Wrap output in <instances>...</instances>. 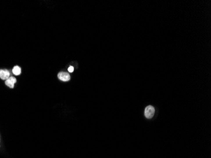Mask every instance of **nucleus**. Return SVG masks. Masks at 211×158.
<instances>
[{
  "label": "nucleus",
  "instance_id": "obj_1",
  "mask_svg": "<svg viewBox=\"0 0 211 158\" xmlns=\"http://www.w3.org/2000/svg\"><path fill=\"white\" fill-rule=\"evenodd\" d=\"M155 113V109L152 106H148L145 109L144 115L148 119H151L154 116Z\"/></svg>",
  "mask_w": 211,
  "mask_h": 158
},
{
  "label": "nucleus",
  "instance_id": "obj_2",
  "mask_svg": "<svg viewBox=\"0 0 211 158\" xmlns=\"http://www.w3.org/2000/svg\"><path fill=\"white\" fill-rule=\"evenodd\" d=\"M58 77L60 80L63 82H68L70 80V75L66 72H60L58 74Z\"/></svg>",
  "mask_w": 211,
  "mask_h": 158
},
{
  "label": "nucleus",
  "instance_id": "obj_3",
  "mask_svg": "<svg viewBox=\"0 0 211 158\" xmlns=\"http://www.w3.org/2000/svg\"><path fill=\"white\" fill-rule=\"evenodd\" d=\"M17 82V79L13 77H10L9 78L5 80V84L6 86L13 89L15 86V84Z\"/></svg>",
  "mask_w": 211,
  "mask_h": 158
},
{
  "label": "nucleus",
  "instance_id": "obj_4",
  "mask_svg": "<svg viewBox=\"0 0 211 158\" xmlns=\"http://www.w3.org/2000/svg\"><path fill=\"white\" fill-rule=\"evenodd\" d=\"M10 77V72L6 69L0 70V79L2 80H7Z\"/></svg>",
  "mask_w": 211,
  "mask_h": 158
},
{
  "label": "nucleus",
  "instance_id": "obj_5",
  "mask_svg": "<svg viewBox=\"0 0 211 158\" xmlns=\"http://www.w3.org/2000/svg\"><path fill=\"white\" fill-rule=\"evenodd\" d=\"M12 72L14 75H19L21 73V68H20V67H19V66H15L12 70Z\"/></svg>",
  "mask_w": 211,
  "mask_h": 158
},
{
  "label": "nucleus",
  "instance_id": "obj_6",
  "mask_svg": "<svg viewBox=\"0 0 211 158\" xmlns=\"http://www.w3.org/2000/svg\"><path fill=\"white\" fill-rule=\"evenodd\" d=\"M68 72H70V73H72L73 72H74V67H69V68H68Z\"/></svg>",
  "mask_w": 211,
  "mask_h": 158
}]
</instances>
